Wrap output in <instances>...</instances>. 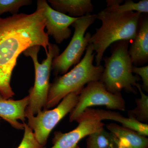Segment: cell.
<instances>
[{"instance_id":"30bf717a","label":"cell","mask_w":148,"mask_h":148,"mask_svg":"<svg viewBox=\"0 0 148 148\" xmlns=\"http://www.w3.org/2000/svg\"><path fill=\"white\" fill-rule=\"evenodd\" d=\"M37 9L43 10L46 33L48 36L53 37L56 42L60 44L70 38L72 31L69 27L79 17H71L54 10L45 0L37 1Z\"/></svg>"},{"instance_id":"8fae6325","label":"cell","mask_w":148,"mask_h":148,"mask_svg":"<svg viewBox=\"0 0 148 148\" xmlns=\"http://www.w3.org/2000/svg\"><path fill=\"white\" fill-rule=\"evenodd\" d=\"M130 41L128 53L133 66H143L147 64L148 61L147 14H141L135 37Z\"/></svg>"},{"instance_id":"7402d4cb","label":"cell","mask_w":148,"mask_h":148,"mask_svg":"<svg viewBox=\"0 0 148 148\" xmlns=\"http://www.w3.org/2000/svg\"><path fill=\"white\" fill-rule=\"evenodd\" d=\"M110 148H123L119 145L114 136L113 141L111 145Z\"/></svg>"},{"instance_id":"3957f363","label":"cell","mask_w":148,"mask_h":148,"mask_svg":"<svg viewBox=\"0 0 148 148\" xmlns=\"http://www.w3.org/2000/svg\"><path fill=\"white\" fill-rule=\"evenodd\" d=\"M92 45L89 43L82 60L71 71L57 77L51 84L44 110L55 107L66 95L75 90L82 89L86 84L100 80L104 67L101 65H93L95 54Z\"/></svg>"},{"instance_id":"ba28073f","label":"cell","mask_w":148,"mask_h":148,"mask_svg":"<svg viewBox=\"0 0 148 148\" xmlns=\"http://www.w3.org/2000/svg\"><path fill=\"white\" fill-rule=\"evenodd\" d=\"M94 106H105L110 110H125V101L121 93L109 92L101 81L92 82L84 87L77 102L70 112L69 121H75L86 109Z\"/></svg>"},{"instance_id":"ac0fdd59","label":"cell","mask_w":148,"mask_h":148,"mask_svg":"<svg viewBox=\"0 0 148 148\" xmlns=\"http://www.w3.org/2000/svg\"><path fill=\"white\" fill-rule=\"evenodd\" d=\"M114 136L104 127L88 136L86 148H110Z\"/></svg>"},{"instance_id":"9c48e42d","label":"cell","mask_w":148,"mask_h":148,"mask_svg":"<svg viewBox=\"0 0 148 148\" xmlns=\"http://www.w3.org/2000/svg\"><path fill=\"white\" fill-rule=\"evenodd\" d=\"M97 110L86 109L76 121L77 127L70 132H56L53 139V145L50 148H75L83 138L103 128Z\"/></svg>"},{"instance_id":"8992f818","label":"cell","mask_w":148,"mask_h":148,"mask_svg":"<svg viewBox=\"0 0 148 148\" xmlns=\"http://www.w3.org/2000/svg\"><path fill=\"white\" fill-rule=\"evenodd\" d=\"M97 19L96 14H87L79 17L72 24L75 29L73 36L65 50L56 56L52 61L51 69L54 75L66 74L72 66L80 62L84 52L89 44L91 35L85 33Z\"/></svg>"},{"instance_id":"d6986e66","label":"cell","mask_w":148,"mask_h":148,"mask_svg":"<svg viewBox=\"0 0 148 148\" xmlns=\"http://www.w3.org/2000/svg\"><path fill=\"white\" fill-rule=\"evenodd\" d=\"M32 3V0H0V16L8 12L12 15L18 14L21 7L30 5Z\"/></svg>"},{"instance_id":"277c9868","label":"cell","mask_w":148,"mask_h":148,"mask_svg":"<svg viewBox=\"0 0 148 148\" xmlns=\"http://www.w3.org/2000/svg\"><path fill=\"white\" fill-rule=\"evenodd\" d=\"M130 42L121 40L114 43L110 56L103 58L105 64L100 81L112 93L121 92L122 90L137 93L135 88L140 79L132 72L133 65L128 53Z\"/></svg>"},{"instance_id":"4fadbf2b","label":"cell","mask_w":148,"mask_h":148,"mask_svg":"<svg viewBox=\"0 0 148 148\" xmlns=\"http://www.w3.org/2000/svg\"><path fill=\"white\" fill-rule=\"evenodd\" d=\"M106 127L123 148H148V139L146 136L116 123H110Z\"/></svg>"},{"instance_id":"9a60e30c","label":"cell","mask_w":148,"mask_h":148,"mask_svg":"<svg viewBox=\"0 0 148 148\" xmlns=\"http://www.w3.org/2000/svg\"><path fill=\"white\" fill-rule=\"evenodd\" d=\"M101 120H110L118 122L122 125L123 127L146 137L148 136V125L147 123L138 121L133 117H126L123 116L119 113L104 110H97Z\"/></svg>"},{"instance_id":"5bb4252c","label":"cell","mask_w":148,"mask_h":148,"mask_svg":"<svg viewBox=\"0 0 148 148\" xmlns=\"http://www.w3.org/2000/svg\"><path fill=\"white\" fill-rule=\"evenodd\" d=\"M51 8L72 17H80L89 14L94 10L90 0H49Z\"/></svg>"},{"instance_id":"603a6c76","label":"cell","mask_w":148,"mask_h":148,"mask_svg":"<svg viewBox=\"0 0 148 148\" xmlns=\"http://www.w3.org/2000/svg\"><path fill=\"white\" fill-rule=\"evenodd\" d=\"M75 148H82L80 147L78 145H77V146L76 147H75Z\"/></svg>"},{"instance_id":"7a4b0ae2","label":"cell","mask_w":148,"mask_h":148,"mask_svg":"<svg viewBox=\"0 0 148 148\" xmlns=\"http://www.w3.org/2000/svg\"><path fill=\"white\" fill-rule=\"evenodd\" d=\"M141 14L135 12H119L106 7L96 14L102 25L96 29L89 41L96 54V66L101 65L104 53L111 45L134 38Z\"/></svg>"},{"instance_id":"ffe728a7","label":"cell","mask_w":148,"mask_h":148,"mask_svg":"<svg viewBox=\"0 0 148 148\" xmlns=\"http://www.w3.org/2000/svg\"><path fill=\"white\" fill-rule=\"evenodd\" d=\"M24 125V134L23 139L16 148H45L41 145L35 138L32 130L25 122L23 123Z\"/></svg>"},{"instance_id":"e0dca14e","label":"cell","mask_w":148,"mask_h":148,"mask_svg":"<svg viewBox=\"0 0 148 148\" xmlns=\"http://www.w3.org/2000/svg\"><path fill=\"white\" fill-rule=\"evenodd\" d=\"M136 88L140 92V98L135 99L136 107L128 111V116L141 122H147L148 121V96L143 92L139 83L136 84Z\"/></svg>"},{"instance_id":"44dd1931","label":"cell","mask_w":148,"mask_h":148,"mask_svg":"<svg viewBox=\"0 0 148 148\" xmlns=\"http://www.w3.org/2000/svg\"><path fill=\"white\" fill-rule=\"evenodd\" d=\"M132 72L133 73L137 74L140 75L141 77L142 84L141 85L143 90L148 92V66L138 67L133 66L132 68Z\"/></svg>"},{"instance_id":"6da1fadb","label":"cell","mask_w":148,"mask_h":148,"mask_svg":"<svg viewBox=\"0 0 148 148\" xmlns=\"http://www.w3.org/2000/svg\"><path fill=\"white\" fill-rule=\"evenodd\" d=\"M45 25L42 9L31 14L0 17V95L4 98L10 99L15 94L10 82L19 55L36 45L43 47L47 54L50 43Z\"/></svg>"},{"instance_id":"2e32d148","label":"cell","mask_w":148,"mask_h":148,"mask_svg":"<svg viewBox=\"0 0 148 148\" xmlns=\"http://www.w3.org/2000/svg\"><path fill=\"white\" fill-rule=\"evenodd\" d=\"M121 0H108L106 1L107 7L110 9L119 12H135L141 14H148V1L142 0L135 3L131 0H127L123 4Z\"/></svg>"},{"instance_id":"cb8c5ba5","label":"cell","mask_w":148,"mask_h":148,"mask_svg":"<svg viewBox=\"0 0 148 148\" xmlns=\"http://www.w3.org/2000/svg\"><path fill=\"white\" fill-rule=\"evenodd\" d=\"M1 118H0V120H1Z\"/></svg>"},{"instance_id":"5b68a950","label":"cell","mask_w":148,"mask_h":148,"mask_svg":"<svg viewBox=\"0 0 148 148\" xmlns=\"http://www.w3.org/2000/svg\"><path fill=\"white\" fill-rule=\"evenodd\" d=\"M40 46H34L29 48L23 52L25 56L31 57L34 66V84L29 90V103L26 111L36 115L45 108L49 91L52 61L59 55L60 49L58 46L50 44L47 58L40 64L38 61V53Z\"/></svg>"},{"instance_id":"52a82bcc","label":"cell","mask_w":148,"mask_h":148,"mask_svg":"<svg viewBox=\"0 0 148 148\" xmlns=\"http://www.w3.org/2000/svg\"><path fill=\"white\" fill-rule=\"evenodd\" d=\"M82 90L69 93L56 108L52 110H42L36 115L26 111L27 124L33 130L35 138L41 145L45 147L53 128L75 108Z\"/></svg>"},{"instance_id":"7c38bea8","label":"cell","mask_w":148,"mask_h":148,"mask_svg":"<svg viewBox=\"0 0 148 148\" xmlns=\"http://www.w3.org/2000/svg\"><path fill=\"white\" fill-rule=\"evenodd\" d=\"M29 95L18 100L5 99L0 95V118L8 122L14 128L24 130L26 110L29 106Z\"/></svg>"}]
</instances>
